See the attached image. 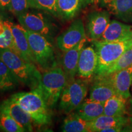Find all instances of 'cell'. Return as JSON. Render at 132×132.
<instances>
[{
    "mask_svg": "<svg viewBox=\"0 0 132 132\" xmlns=\"http://www.w3.org/2000/svg\"><path fill=\"white\" fill-rule=\"evenodd\" d=\"M0 111L9 114L15 120L25 131H32V122L31 117L26 113L19 104L14 102L12 98L3 100L0 104Z\"/></svg>",
    "mask_w": 132,
    "mask_h": 132,
    "instance_id": "obj_12",
    "label": "cell"
},
{
    "mask_svg": "<svg viewBox=\"0 0 132 132\" xmlns=\"http://www.w3.org/2000/svg\"><path fill=\"white\" fill-rule=\"evenodd\" d=\"M124 127L121 126V125H116V126H113L111 127L106 128L103 130L102 132H119L122 131V130Z\"/></svg>",
    "mask_w": 132,
    "mask_h": 132,
    "instance_id": "obj_29",
    "label": "cell"
},
{
    "mask_svg": "<svg viewBox=\"0 0 132 132\" xmlns=\"http://www.w3.org/2000/svg\"><path fill=\"white\" fill-rule=\"evenodd\" d=\"M87 83L82 79L69 81L60 97L59 108L65 114L75 111L85 100L87 94Z\"/></svg>",
    "mask_w": 132,
    "mask_h": 132,
    "instance_id": "obj_6",
    "label": "cell"
},
{
    "mask_svg": "<svg viewBox=\"0 0 132 132\" xmlns=\"http://www.w3.org/2000/svg\"><path fill=\"white\" fill-rule=\"evenodd\" d=\"M104 103L92 100H85L73 111L84 120L90 122L103 114Z\"/></svg>",
    "mask_w": 132,
    "mask_h": 132,
    "instance_id": "obj_18",
    "label": "cell"
},
{
    "mask_svg": "<svg viewBox=\"0 0 132 132\" xmlns=\"http://www.w3.org/2000/svg\"><path fill=\"white\" fill-rule=\"evenodd\" d=\"M86 41L87 37L81 41L75 47L64 52L62 60V69L67 75L69 81L75 78L77 75L80 53L82 48L85 47Z\"/></svg>",
    "mask_w": 132,
    "mask_h": 132,
    "instance_id": "obj_15",
    "label": "cell"
},
{
    "mask_svg": "<svg viewBox=\"0 0 132 132\" xmlns=\"http://www.w3.org/2000/svg\"><path fill=\"white\" fill-rule=\"evenodd\" d=\"M0 48H9L14 52V39L11 28L0 19Z\"/></svg>",
    "mask_w": 132,
    "mask_h": 132,
    "instance_id": "obj_25",
    "label": "cell"
},
{
    "mask_svg": "<svg viewBox=\"0 0 132 132\" xmlns=\"http://www.w3.org/2000/svg\"><path fill=\"white\" fill-rule=\"evenodd\" d=\"M11 0H0V10H9Z\"/></svg>",
    "mask_w": 132,
    "mask_h": 132,
    "instance_id": "obj_30",
    "label": "cell"
},
{
    "mask_svg": "<svg viewBox=\"0 0 132 132\" xmlns=\"http://www.w3.org/2000/svg\"><path fill=\"white\" fill-rule=\"evenodd\" d=\"M0 59L21 84L31 89L39 86L42 74L35 64L26 61L9 48H0Z\"/></svg>",
    "mask_w": 132,
    "mask_h": 132,
    "instance_id": "obj_1",
    "label": "cell"
},
{
    "mask_svg": "<svg viewBox=\"0 0 132 132\" xmlns=\"http://www.w3.org/2000/svg\"><path fill=\"white\" fill-rule=\"evenodd\" d=\"M132 65V47L126 51L115 62L112 64L101 76H107L123 70Z\"/></svg>",
    "mask_w": 132,
    "mask_h": 132,
    "instance_id": "obj_24",
    "label": "cell"
},
{
    "mask_svg": "<svg viewBox=\"0 0 132 132\" xmlns=\"http://www.w3.org/2000/svg\"><path fill=\"white\" fill-rule=\"evenodd\" d=\"M11 98L28 113L34 122L43 125L48 124L51 122L49 107L38 88L30 92L15 93Z\"/></svg>",
    "mask_w": 132,
    "mask_h": 132,
    "instance_id": "obj_2",
    "label": "cell"
},
{
    "mask_svg": "<svg viewBox=\"0 0 132 132\" xmlns=\"http://www.w3.org/2000/svg\"><path fill=\"white\" fill-rule=\"evenodd\" d=\"M12 31L14 39V52L26 61L36 65V60L31 52L24 28L21 24H17L10 21H4Z\"/></svg>",
    "mask_w": 132,
    "mask_h": 132,
    "instance_id": "obj_8",
    "label": "cell"
},
{
    "mask_svg": "<svg viewBox=\"0 0 132 132\" xmlns=\"http://www.w3.org/2000/svg\"><path fill=\"white\" fill-rule=\"evenodd\" d=\"M110 22V14L108 11H95L89 15L87 23V39L99 40Z\"/></svg>",
    "mask_w": 132,
    "mask_h": 132,
    "instance_id": "obj_10",
    "label": "cell"
},
{
    "mask_svg": "<svg viewBox=\"0 0 132 132\" xmlns=\"http://www.w3.org/2000/svg\"><path fill=\"white\" fill-rule=\"evenodd\" d=\"M132 36V26L113 20L99 40L105 42H114Z\"/></svg>",
    "mask_w": 132,
    "mask_h": 132,
    "instance_id": "obj_16",
    "label": "cell"
},
{
    "mask_svg": "<svg viewBox=\"0 0 132 132\" xmlns=\"http://www.w3.org/2000/svg\"><path fill=\"white\" fill-rule=\"evenodd\" d=\"M113 1V0H100V3H101L102 6H106L109 4V3H110L111 1Z\"/></svg>",
    "mask_w": 132,
    "mask_h": 132,
    "instance_id": "obj_33",
    "label": "cell"
},
{
    "mask_svg": "<svg viewBox=\"0 0 132 132\" xmlns=\"http://www.w3.org/2000/svg\"><path fill=\"white\" fill-rule=\"evenodd\" d=\"M19 81L6 64L0 59V91L15 89Z\"/></svg>",
    "mask_w": 132,
    "mask_h": 132,
    "instance_id": "obj_23",
    "label": "cell"
},
{
    "mask_svg": "<svg viewBox=\"0 0 132 132\" xmlns=\"http://www.w3.org/2000/svg\"><path fill=\"white\" fill-rule=\"evenodd\" d=\"M17 18L20 24L27 30L38 33L45 37L50 34V24L41 13L26 11L19 15Z\"/></svg>",
    "mask_w": 132,
    "mask_h": 132,
    "instance_id": "obj_9",
    "label": "cell"
},
{
    "mask_svg": "<svg viewBox=\"0 0 132 132\" xmlns=\"http://www.w3.org/2000/svg\"><path fill=\"white\" fill-rule=\"evenodd\" d=\"M29 7L27 0H11L9 11L18 16L21 13L27 11Z\"/></svg>",
    "mask_w": 132,
    "mask_h": 132,
    "instance_id": "obj_28",
    "label": "cell"
},
{
    "mask_svg": "<svg viewBox=\"0 0 132 132\" xmlns=\"http://www.w3.org/2000/svg\"><path fill=\"white\" fill-rule=\"evenodd\" d=\"M62 131L64 132H89V122L84 120L73 111L68 114L64 119Z\"/></svg>",
    "mask_w": 132,
    "mask_h": 132,
    "instance_id": "obj_22",
    "label": "cell"
},
{
    "mask_svg": "<svg viewBox=\"0 0 132 132\" xmlns=\"http://www.w3.org/2000/svg\"><path fill=\"white\" fill-rule=\"evenodd\" d=\"M31 52L36 65L42 69L48 70L56 65L54 48L45 36L24 28Z\"/></svg>",
    "mask_w": 132,
    "mask_h": 132,
    "instance_id": "obj_5",
    "label": "cell"
},
{
    "mask_svg": "<svg viewBox=\"0 0 132 132\" xmlns=\"http://www.w3.org/2000/svg\"><path fill=\"white\" fill-rule=\"evenodd\" d=\"M132 121V117L121 116H111L102 114L92 121L89 122V130L91 132H102L106 128L116 125L125 127Z\"/></svg>",
    "mask_w": 132,
    "mask_h": 132,
    "instance_id": "obj_17",
    "label": "cell"
},
{
    "mask_svg": "<svg viewBox=\"0 0 132 132\" xmlns=\"http://www.w3.org/2000/svg\"><path fill=\"white\" fill-rule=\"evenodd\" d=\"M106 77L114 88L117 94L126 100L131 98L130 89L132 85V65Z\"/></svg>",
    "mask_w": 132,
    "mask_h": 132,
    "instance_id": "obj_13",
    "label": "cell"
},
{
    "mask_svg": "<svg viewBox=\"0 0 132 132\" xmlns=\"http://www.w3.org/2000/svg\"><path fill=\"white\" fill-rule=\"evenodd\" d=\"M29 7L40 9L58 16L56 0H27Z\"/></svg>",
    "mask_w": 132,
    "mask_h": 132,
    "instance_id": "obj_27",
    "label": "cell"
},
{
    "mask_svg": "<svg viewBox=\"0 0 132 132\" xmlns=\"http://www.w3.org/2000/svg\"><path fill=\"white\" fill-rule=\"evenodd\" d=\"M127 114V100L120 95L118 94L113 95L104 103V115L121 116Z\"/></svg>",
    "mask_w": 132,
    "mask_h": 132,
    "instance_id": "obj_21",
    "label": "cell"
},
{
    "mask_svg": "<svg viewBox=\"0 0 132 132\" xmlns=\"http://www.w3.org/2000/svg\"><path fill=\"white\" fill-rule=\"evenodd\" d=\"M69 81L63 69L56 66L42 74L40 84L37 88L40 90L49 108L55 106Z\"/></svg>",
    "mask_w": 132,
    "mask_h": 132,
    "instance_id": "obj_4",
    "label": "cell"
},
{
    "mask_svg": "<svg viewBox=\"0 0 132 132\" xmlns=\"http://www.w3.org/2000/svg\"><path fill=\"white\" fill-rule=\"evenodd\" d=\"M90 1L92 3H93V4H97L100 2V0H90Z\"/></svg>",
    "mask_w": 132,
    "mask_h": 132,
    "instance_id": "obj_34",
    "label": "cell"
},
{
    "mask_svg": "<svg viewBox=\"0 0 132 132\" xmlns=\"http://www.w3.org/2000/svg\"><path fill=\"white\" fill-rule=\"evenodd\" d=\"M59 16L64 19H73L86 6L88 0H56ZM90 1V0H89Z\"/></svg>",
    "mask_w": 132,
    "mask_h": 132,
    "instance_id": "obj_19",
    "label": "cell"
},
{
    "mask_svg": "<svg viewBox=\"0 0 132 132\" xmlns=\"http://www.w3.org/2000/svg\"><path fill=\"white\" fill-rule=\"evenodd\" d=\"M122 131H132V121L130 124L123 127Z\"/></svg>",
    "mask_w": 132,
    "mask_h": 132,
    "instance_id": "obj_31",
    "label": "cell"
},
{
    "mask_svg": "<svg viewBox=\"0 0 132 132\" xmlns=\"http://www.w3.org/2000/svg\"><path fill=\"white\" fill-rule=\"evenodd\" d=\"M0 129L6 132L25 131L15 120L3 111H0Z\"/></svg>",
    "mask_w": 132,
    "mask_h": 132,
    "instance_id": "obj_26",
    "label": "cell"
},
{
    "mask_svg": "<svg viewBox=\"0 0 132 132\" xmlns=\"http://www.w3.org/2000/svg\"><path fill=\"white\" fill-rule=\"evenodd\" d=\"M127 114L132 117V100H130V105L127 108Z\"/></svg>",
    "mask_w": 132,
    "mask_h": 132,
    "instance_id": "obj_32",
    "label": "cell"
},
{
    "mask_svg": "<svg viewBox=\"0 0 132 132\" xmlns=\"http://www.w3.org/2000/svg\"><path fill=\"white\" fill-rule=\"evenodd\" d=\"M98 67V56L95 48L84 47L80 53L77 74L81 79H89L95 75Z\"/></svg>",
    "mask_w": 132,
    "mask_h": 132,
    "instance_id": "obj_11",
    "label": "cell"
},
{
    "mask_svg": "<svg viewBox=\"0 0 132 132\" xmlns=\"http://www.w3.org/2000/svg\"><path fill=\"white\" fill-rule=\"evenodd\" d=\"M86 38V34L82 20L73 21L69 27L57 37V47L61 50L66 52Z\"/></svg>",
    "mask_w": 132,
    "mask_h": 132,
    "instance_id": "obj_7",
    "label": "cell"
},
{
    "mask_svg": "<svg viewBox=\"0 0 132 132\" xmlns=\"http://www.w3.org/2000/svg\"><path fill=\"white\" fill-rule=\"evenodd\" d=\"M98 56L96 76H101L124 53L132 47V36L114 42L92 41Z\"/></svg>",
    "mask_w": 132,
    "mask_h": 132,
    "instance_id": "obj_3",
    "label": "cell"
},
{
    "mask_svg": "<svg viewBox=\"0 0 132 132\" xmlns=\"http://www.w3.org/2000/svg\"><path fill=\"white\" fill-rule=\"evenodd\" d=\"M116 94L114 88L106 76H96L90 89L89 98L104 103Z\"/></svg>",
    "mask_w": 132,
    "mask_h": 132,
    "instance_id": "obj_14",
    "label": "cell"
},
{
    "mask_svg": "<svg viewBox=\"0 0 132 132\" xmlns=\"http://www.w3.org/2000/svg\"><path fill=\"white\" fill-rule=\"evenodd\" d=\"M106 7L111 14L125 22H132V0H113Z\"/></svg>",
    "mask_w": 132,
    "mask_h": 132,
    "instance_id": "obj_20",
    "label": "cell"
}]
</instances>
